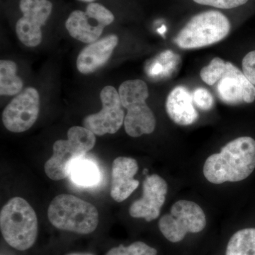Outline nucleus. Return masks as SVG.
<instances>
[{
    "mask_svg": "<svg viewBox=\"0 0 255 255\" xmlns=\"http://www.w3.org/2000/svg\"><path fill=\"white\" fill-rule=\"evenodd\" d=\"M255 169V140L244 136L228 142L221 152L208 157L203 172L209 182L221 184L244 180Z\"/></svg>",
    "mask_w": 255,
    "mask_h": 255,
    "instance_id": "1",
    "label": "nucleus"
},
{
    "mask_svg": "<svg viewBox=\"0 0 255 255\" xmlns=\"http://www.w3.org/2000/svg\"><path fill=\"white\" fill-rule=\"evenodd\" d=\"M38 226L36 212L22 198H12L1 210V235L6 243L15 250L27 251L34 245Z\"/></svg>",
    "mask_w": 255,
    "mask_h": 255,
    "instance_id": "2",
    "label": "nucleus"
},
{
    "mask_svg": "<svg viewBox=\"0 0 255 255\" xmlns=\"http://www.w3.org/2000/svg\"><path fill=\"white\" fill-rule=\"evenodd\" d=\"M48 217L55 228L78 234L95 232L99 225L97 208L70 194L55 196L48 207Z\"/></svg>",
    "mask_w": 255,
    "mask_h": 255,
    "instance_id": "3",
    "label": "nucleus"
},
{
    "mask_svg": "<svg viewBox=\"0 0 255 255\" xmlns=\"http://www.w3.org/2000/svg\"><path fill=\"white\" fill-rule=\"evenodd\" d=\"M95 143V134L91 130L85 127L70 128L68 140H57L53 145V155L44 165L46 175L54 181L69 177L73 164L85 157Z\"/></svg>",
    "mask_w": 255,
    "mask_h": 255,
    "instance_id": "4",
    "label": "nucleus"
},
{
    "mask_svg": "<svg viewBox=\"0 0 255 255\" xmlns=\"http://www.w3.org/2000/svg\"><path fill=\"white\" fill-rule=\"evenodd\" d=\"M119 94L122 106L128 110L124 123L128 135L136 137L152 133L156 120L146 104L149 92L145 82L140 80H127L119 87Z\"/></svg>",
    "mask_w": 255,
    "mask_h": 255,
    "instance_id": "5",
    "label": "nucleus"
},
{
    "mask_svg": "<svg viewBox=\"0 0 255 255\" xmlns=\"http://www.w3.org/2000/svg\"><path fill=\"white\" fill-rule=\"evenodd\" d=\"M231 31L228 18L218 11L196 15L179 31L174 43L182 49H194L222 41Z\"/></svg>",
    "mask_w": 255,
    "mask_h": 255,
    "instance_id": "6",
    "label": "nucleus"
},
{
    "mask_svg": "<svg viewBox=\"0 0 255 255\" xmlns=\"http://www.w3.org/2000/svg\"><path fill=\"white\" fill-rule=\"evenodd\" d=\"M159 231L172 243L182 241L187 233L201 232L206 226V215L193 201H178L159 221Z\"/></svg>",
    "mask_w": 255,
    "mask_h": 255,
    "instance_id": "7",
    "label": "nucleus"
},
{
    "mask_svg": "<svg viewBox=\"0 0 255 255\" xmlns=\"http://www.w3.org/2000/svg\"><path fill=\"white\" fill-rule=\"evenodd\" d=\"M114 20L112 11L98 3L87 5L85 11L75 10L65 22V27L70 36L85 43L97 41L106 26Z\"/></svg>",
    "mask_w": 255,
    "mask_h": 255,
    "instance_id": "8",
    "label": "nucleus"
},
{
    "mask_svg": "<svg viewBox=\"0 0 255 255\" xmlns=\"http://www.w3.org/2000/svg\"><path fill=\"white\" fill-rule=\"evenodd\" d=\"M100 99L102 110L85 117L84 127L100 136L115 133L123 125L126 117L119 92L114 87L106 86L101 92Z\"/></svg>",
    "mask_w": 255,
    "mask_h": 255,
    "instance_id": "9",
    "label": "nucleus"
},
{
    "mask_svg": "<svg viewBox=\"0 0 255 255\" xmlns=\"http://www.w3.org/2000/svg\"><path fill=\"white\" fill-rule=\"evenodd\" d=\"M19 7L23 16L16 25L18 39L27 47L38 46L42 41L41 27L49 18L53 4L48 0H21Z\"/></svg>",
    "mask_w": 255,
    "mask_h": 255,
    "instance_id": "10",
    "label": "nucleus"
},
{
    "mask_svg": "<svg viewBox=\"0 0 255 255\" xmlns=\"http://www.w3.org/2000/svg\"><path fill=\"white\" fill-rule=\"evenodd\" d=\"M39 110V94L36 89L28 87L6 106L2 114L3 124L9 131H26L36 122Z\"/></svg>",
    "mask_w": 255,
    "mask_h": 255,
    "instance_id": "11",
    "label": "nucleus"
},
{
    "mask_svg": "<svg viewBox=\"0 0 255 255\" xmlns=\"http://www.w3.org/2000/svg\"><path fill=\"white\" fill-rule=\"evenodd\" d=\"M216 92L220 100L229 105L253 103L255 87L244 73L233 64L226 62L222 76L217 82Z\"/></svg>",
    "mask_w": 255,
    "mask_h": 255,
    "instance_id": "12",
    "label": "nucleus"
},
{
    "mask_svg": "<svg viewBox=\"0 0 255 255\" xmlns=\"http://www.w3.org/2000/svg\"><path fill=\"white\" fill-rule=\"evenodd\" d=\"M168 187L164 179L157 174L147 176L142 184V196L129 208V214L147 222L159 217L161 208L165 202Z\"/></svg>",
    "mask_w": 255,
    "mask_h": 255,
    "instance_id": "13",
    "label": "nucleus"
},
{
    "mask_svg": "<svg viewBox=\"0 0 255 255\" xmlns=\"http://www.w3.org/2000/svg\"><path fill=\"white\" fill-rule=\"evenodd\" d=\"M138 164L131 157H119L112 164L111 196L114 201H125L138 187L139 182L134 179Z\"/></svg>",
    "mask_w": 255,
    "mask_h": 255,
    "instance_id": "14",
    "label": "nucleus"
},
{
    "mask_svg": "<svg viewBox=\"0 0 255 255\" xmlns=\"http://www.w3.org/2000/svg\"><path fill=\"white\" fill-rule=\"evenodd\" d=\"M118 42V36L110 35L85 47L77 60L79 71L82 74L97 71L110 59Z\"/></svg>",
    "mask_w": 255,
    "mask_h": 255,
    "instance_id": "15",
    "label": "nucleus"
},
{
    "mask_svg": "<svg viewBox=\"0 0 255 255\" xmlns=\"http://www.w3.org/2000/svg\"><path fill=\"white\" fill-rule=\"evenodd\" d=\"M166 111L169 118L179 126L191 125L199 118L192 96L182 86L175 87L169 93L166 101Z\"/></svg>",
    "mask_w": 255,
    "mask_h": 255,
    "instance_id": "16",
    "label": "nucleus"
},
{
    "mask_svg": "<svg viewBox=\"0 0 255 255\" xmlns=\"http://www.w3.org/2000/svg\"><path fill=\"white\" fill-rule=\"evenodd\" d=\"M69 177L76 185L88 188L97 186L102 175L98 164L93 159L87 158L85 156L73 164Z\"/></svg>",
    "mask_w": 255,
    "mask_h": 255,
    "instance_id": "17",
    "label": "nucleus"
},
{
    "mask_svg": "<svg viewBox=\"0 0 255 255\" xmlns=\"http://www.w3.org/2000/svg\"><path fill=\"white\" fill-rule=\"evenodd\" d=\"M17 67L11 60L0 62V94L14 96L21 92L23 87L21 79L16 75Z\"/></svg>",
    "mask_w": 255,
    "mask_h": 255,
    "instance_id": "18",
    "label": "nucleus"
},
{
    "mask_svg": "<svg viewBox=\"0 0 255 255\" xmlns=\"http://www.w3.org/2000/svg\"><path fill=\"white\" fill-rule=\"evenodd\" d=\"M226 255H255V228L235 233L228 242Z\"/></svg>",
    "mask_w": 255,
    "mask_h": 255,
    "instance_id": "19",
    "label": "nucleus"
},
{
    "mask_svg": "<svg viewBox=\"0 0 255 255\" xmlns=\"http://www.w3.org/2000/svg\"><path fill=\"white\" fill-rule=\"evenodd\" d=\"M174 53L171 50H167L161 53L159 60L154 61L148 68V74L152 78L160 75H167L172 72L175 67Z\"/></svg>",
    "mask_w": 255,
    "mask_h": 255,
    "instance_id": "20",
    "label": "nucleus"
},
{
    "mask_svg": "<svg viewBox=\"0 0 255 255\" xmlns=\"http://www.w3.org/2000/svg\"><path fill=\"white\" fill-rule=\"evenodd\" d=\"M105 255H157V251L145 243L135 242L128 247L121 245L112 248Z\"/></svg>",
    "mask_w": 255,
    "mask_h": 255,
    "instance_id": "21",
    "label": "nucleus"
},
{
    "mask_svg": "<svg viewBox=\"0 0 255 255\" xmlns=\"http://www.w3.org/2000/svg\"><path fill=\"white\" fill-rule=\"evenodd\" d=\"M226 63L221 58H214L209 65L201 70L200 75L203 81L209 85L217 83L224 72Z\"/></svg>",
    "mask_w": 255,
    "mask_h": 255,
    "instance_id": "22",
    "label": "nucleus"
},
{
    "mask_svg": "<svg viewBox=\"0 0 255 255\" xmlns=\"http://www.w3.org/2000/svg\"><path fill=\"white\" fill-rule=\"evenodd\" d=\"M192 97L194 103L201 110L209 111L214 107V97L206 89H196Z\"/></svg>",
    "mask_w": 255,
    "mask_h": 255,
    "instance_id": "23",
    "label": "nucleus"
},
{
    "mask_svg": "<svg viewBox=\"0 0 255 255\" xmlns=\"http://www.w3.org/2000/svg\"><path fill=\"white\" fill-rule=\"evenodd\" d=\"M198 4L214 6L219 9H233L248 2V0H193Z\"/></svg>",
    "mask_w": 255,
    "mask_h": 255,
    "instance_id": "24",
    "label": "nucleus"
},
{
    "mask_svg": "<svg viewBox=\"0 0 255 255\" xmlns=\"http://www.w3.org/2000/svg\"><path fill=\"white\" fill-rule=\"evenodd\" d=\"M243 71L251 83L255 85V50L250 52L243 58Z\"/></svg>",
    "mask_w": 255,
    "mask_h": 255,
    "instance_id": "25",
    "label": "nucleus"
},
{
    "mask_svg": "<svg viewBox=\"0 0 255 255\" xmlns=\"http://www.w3.org/2000/svg\"><path fill=\"white\" fill-rule=\"evenodd\" d=\"M166 30H167V28H166L165 26H162L160 28H158L157 29V31H158L159 33H160L161 35H163L164 33H165Z\"/></svg>",
    "mask_w": 255,
    "mask_h": 255,
    "instance_id": "26",
    "label": "nucleus"
},
{
    "mask_svg": "<svg viewBox=\"0 0 255 255\" xmlns=\"http://www.w3.org/2000/svg\"><path fill=\"white\" fill-rule=\"evenodd\" d=\"M68 255H93L90 254V253H72V254H70Z\"/></svg>",
    "mask_w": 255,
    "mask_h": 255,
    "instance_id": "27",
    "label": "nucleus"
},
{
    "mask_svg": "<svg viewBox=\"0 0 255 255\" xmlns=\"http://www.w3.org/2000/svg\"><path fill=\"white\" fill-rule=\"evenodd\" d=\"M80 1H85V2H93L95 0H80Z\"/></svg>",
    "mask_w": 255,
    "mask_h": 255,
    "instance_id": "28",
    "label": "nucleus"
},
{
    "mask_svg": "<svg viewBox=\"0 0 255 255\" xmlns=\"http://www.w3.org/2000/svg\"><path fill=\"white\" fill-rule=\"evenodd\" d=\"M147 172H148V171H147V169H144V171H143V174H147Z\"/></svg>",
    "mask_w": 255,
    "mask_h": 255,
    "instance_id": "29",
    "label": "nucleus"
}]
</instances>
